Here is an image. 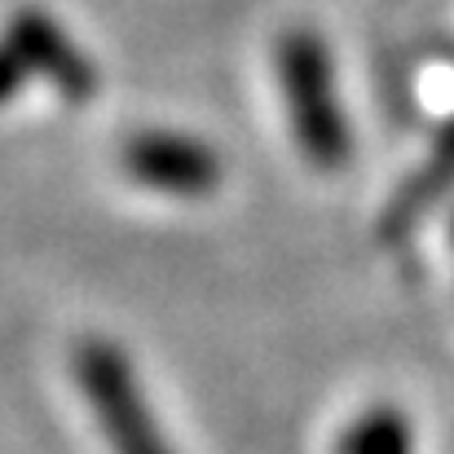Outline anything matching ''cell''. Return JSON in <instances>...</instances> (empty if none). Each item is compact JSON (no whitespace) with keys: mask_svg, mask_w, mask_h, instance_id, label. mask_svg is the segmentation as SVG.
Wrapping results in <instances>:
<instances>
[{"mask_svg":"<svg viewBox=\"0 0 454 454\" xmlns=\"http://www.w3.org/2000/svg\"><path fill=\"white\" fill-rule=\"evenodd\" d=\"M274 67H278V89H283L292 133L301 142L304 159L322 172L344 168L353 154V137H348L344 106L335 93V67H331L326 40L304 27L278 35Z\"/></svg>","mask_w":454,"mask_h":454,"instance_id":"6da1fadb","label":"cell"},{"mask_svg":"<svg viewBox=\"0 0 454 454\" xmlns=\"http://www.w3.org/2000/svg\"><path fill=\"white\" fill-rule=\"evenodd\" d=\"M75 375L89 393V406L115 454H172L159 437L151 406L129 371V357L106 340H84L75 353Z\"/></svg>","mask_w":454,"mask_h":454,"instance_id":"7a4b0ae2","label":"cell"},{"mask_svg":"<svg viewBox=\"0 0 454 454\" xmlns=\"http://www.w3.org/2000/svg\"><path fill=\"white\" fill-rule=\"evenodd\" d=\"M124 172L154 194L203 199L221 185V154L185 133H137L124 142Z\"/></svg>","mask_w":454,"mask_h":454,"instance_id":"3957f363","label":"cell"},{"mask_svg":"<svg viewBox=\"0 0 454 454\" xmlns=\"http://www.w3.org/2000/svg\"><path fill=\"white\" fill-rule=\"evenodd\" d=\"M4 40L22 53L27 71H40L44 84H53L67 102H89L98 93V71L80 53V44L44 13V9H18L4 27Z\"/></svg>","mask_w":454,"mask_h":454,"instance_id":"277c9868","label":"cell"},{"mask_svg":"<svg viewBox=\"0 0 454 454\" xmlns=\"http://www.w3.org/2000/svg\"><path fill=\"white\" fill-rule=\"evenodd\" d=\"M454 185V124L442 133V142H437V151L433 159L415 172V181L402 190V199L388 207V234H402V230H411L415 225V216L428 207V203H437L446 190Z\"/></svg>","mask_w":454,"mask_h":454,"instance_id":"5b68a950","label":"cell"},{"mask_svg":"<svg viewBox=\"0 0 454 454\" xmlns=\"http://www.w3.org/2000/svg\"><path fill=\"white\" fill-rule=\"evenodd\" d=\"M340 454H411V424H406V415L388 411V406L362 415L344 433Z\"/></svg>","mask_w":454,"mask_h":454,"instance_id":"8992f818","label":"cell"},{"mask_svg":"<svg viewBox=\"0 0 454 454\" xmlns=\"http://www.w3.org/2000/svg\"><path fill=\"white\" fill-rule=\"evenodd\" d=\"M27 75H31V71H27L22 53H18V49H13V44L0 35V106H4L9 98H18V93H22Z\"/></svg>","mask_w":454,"mask_h":454,"instance_id":"52a82bcc","label":"cell"}]
</instances>
